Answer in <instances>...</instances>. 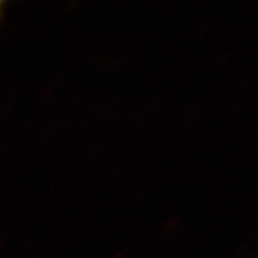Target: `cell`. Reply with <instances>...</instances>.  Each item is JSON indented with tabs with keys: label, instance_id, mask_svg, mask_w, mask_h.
I'll use <instances>...</instances> for the list:
<instances>
[{
	"label": "cell",
	"instance_id": "6da1fadb",
	"mask_svg": "<svg viewBox=\"0 0 258 258\" xmlns=\"http://www.w3.org/2000/svg\"><path fill=\"white\" fill-rule=\"evenodd\" d=\"M6 4V2L0 0V20L3 18V15H4V8L5 5Z\"/></svg>",
	"mask_w": 258,
	"mask_h": 258
}]
</instances>
